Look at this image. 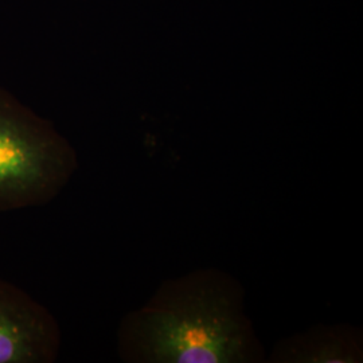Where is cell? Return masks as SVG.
Masks as SVG:
<instances>
[{"label": "cell", "mask_w": 363, "mask_h": 363, "mask_svg": "<svg viewBox=\"0 0 363 363\" xmlns=\"http://www.w3.org/2000/svg\"><path fill=\"white\" fill-rule=\"evenodd\" d=\"M127 363H259L265 350L245 312L242 284L217 268L169 279L117 330Z\"/></svg>", "instance_id": "obj_1"}, {"label": "cell", "mask_w": 363, "mask_h": 363, "mask_svg": "<svg viewBox=\"0 0 363 363\" xmlns=\"http://www.w3.org/2000/svg\"><path fill=\"white\" fill-rule=\"evenodd\" d=\"M77 169L76 150L52 123L0 86V213L48 205Z\"/></svg>", "instance_id": "obj_2"}, {"label": "cell", "mask_w": 363, "mask_h": 363, "mask_svg": "<svg viewBox=\"0 0 363 363\" xmlns=\"http://www.w3.org/2000/svg\"><path fill=\"white\" fill-rule=\"evenodd\" d=\"M60 349L61 331L52 312L0 279V363H52Z\"/></svg>", "instance_id": "obj_3"}, {"label": "cell", "mask_w": 363, "mask_h": 363, "mask_svg": "<svg viewBox=\"0 0 363 363\" xmlns=\"http://www.w3.org/2000/svg\"><path fill=\"white\" fill-rule=\"evenodd\" d=\"M265 362L362 363V330L350 325H315L281 339Z\"/></svg>", "instance_id": "obj_4"}]
</instances>
